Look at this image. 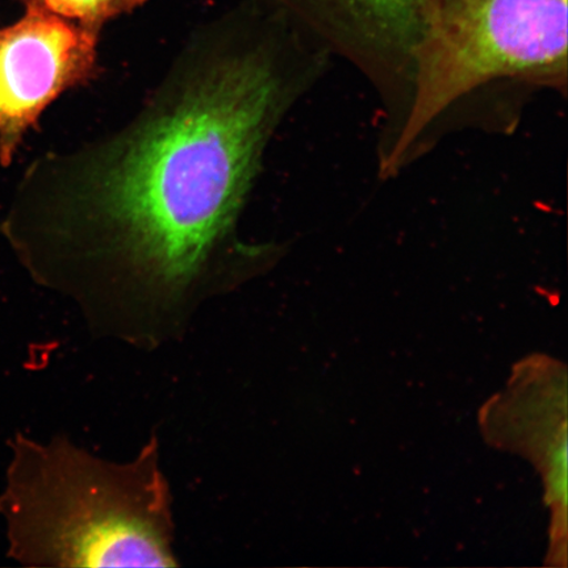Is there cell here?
<instances>
[{"instance_id": "cell-2", "label": "cell", "mask_w": 568, "mask_h": 568, "mask_svg": "<svg viewBox=\"0 0 568 568\" xmlns=\"http://www.w3.org/2000/svg\"><path fill=\"white\" fill-rule=\"evenodd\" d=\"M0 514L10 556L32 567H176L173 494L158 436L113 462L57 436L18 435Z\"/></svg>"}, {"instance_id": "cell-6", "label": "cell", "mask_w": 568, "mask_h": 568, "mask_svg": "<svg viewBox=\"0 0 568 568\" xmlns=\"http://www.w3.org/2000/svg\"><path fill=\"white\" fill-rule=\"evenodd\" d=\"M27 9H38L75 21L101 33L109 21L130 13L149 0H23Z\"/></svg>"}, {"instance_id": "cell-5", "label": "cell", "mask_w": 568, "mask_h": 568, "mask_svg": "<svg viewBox=\"0 0 568 568\" xmlns=\"http://www.w3.org/2000/svg\"><path fill=\"white\" fill-rule=\"evenodd\" d=\"M305 38L366 67L410 70L425 0H260Z\"/></svg>"}, {"instance_id": "cell-4", "label": "cell", "mask_w": 568, "mask_h": 568, "mask_svg": "<svg viewBox=\"0 0 568 568\" xmlns=\"http://www.w3.org/2000/svg\"><path fill=\"white\" fill-rule=\"evenodd\" d=\"M99 34L54 13L27 9L0 28V155L10 160L21 138L62 92L94 78Z\"/></svg>"}, {"instance_id": "cell-1", "label": "cell", "mask_w": 568, "mask_h": 568, "mask_svg": "<svg viewBox=\"0 0 568 568\" xmlns=\"http://www.w3.org/2000/svg\"><path fill=\"white\" fill-rule=\"evenodd\" d=\"M314 48L245 0L191 36L130 122L52 161L41 276L94 328L160 344L265 266L272 246L240 225Z\"/></svg>"}, {"instance_id": "cell-3", "label": "cell", "mask_w": 568, "mask_h": 568, "mask_svg": "<svg viewBox=\"0 0 568 568\" xmlns=\"http://www.w3.org/2000/svg\"><path fill=\"white\" fill-rule=\"evenodd\" d=\"M568 0H425L406 123L383 169L459 99L500 80L565 88Z\"/></svg>"}]
</instances>
